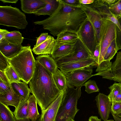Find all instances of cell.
I'll use <instances>...</instances> for the list:
<instances>
[{
    "mask_svg": "<svg viewBox=\"0 0 121 121\" xmlns=\"http://www.w3.org/2000/svg\"><path fill=\"white\" fill-rule=\"evenodd\" d=\"M117 53L116 59L112 64V70L114 76L113 80L121 82V51Z\"/></svg>",
    "mask_w": 121,
    "mask_h": 121,
    "instance_id": "484cf974",
    "label": "cell"
},
{
    "mask_svg": "<svg viewBox=\"0 0 121 121\" xmlns=\"http://www.w3.org/2000/svg\"><path fill=\"white\" fill-rule=\"evenodd\" d=\"M80 6L85 12L87 19L91 23L94 29L97 45L99 44L101 31L104 19L98 11L92 5L81 4Z\"/></svg>",
    "mask_w": 121,
    "mask_h": 121,
    "instance_id": "30bf717a",
    "label": "cell"
},
{
    "mask_svg": "<svg viewBox=\"0 0 121 121\" xmlns=\"http://www.w3.org/2000/svg\"><path fill=\"white\" fill-rule=\"evenodd\" d=\"M106 121H114L113 120L111 119V120H107Z\"/></svg>",
    "mask_w": 121,
    "mask_h": 121,
    "instance_id": "9f6ffc18",
    "label": "cell"
},
{
    "mask_svg": "<svg viewBox=\"0 0 121 121\" xmlns=\"http://www.w3.org/2000/svg\"><path fill=\"white\" fill-rule=\"evenodd\" d=\"M89 121H101L100 119H99L97 117L95 116H92L89 118Z\"/></svg>",
    "mask_w": 121,
    "mask_h": 121,
    "instance_id": "681fc988",
    "label": "cell"
},
{
    "mask_svg": "<svg viewBox=\"0 0 121 121\" xmlns=\"http://www.w3.org/2000/svg\"><path fill=\"white\" fill-rule=\"evenodd\" d=\"M31 93L35 97L41 113L56 99L60 91L52 74L36 60L33 77L29 83Z\"/></svg>",
    "mask_w": 121,
    "mask_h": 121,
    "instance_id": "7a4b0ae2",
    "label": "cell"
},
{
    "mask_svg": "<svg viewBox=\"0 0 121 121\" xmlns=\"http://www.w3.org/2000/svg\"><path fill=\"white\" fill-rule=\"evenodd\" d=\"M95 100L101 119L107 121L109 117L112 105L108 96L99 93L95 97Z\"/></svg>",
    "mask_w": 121,
    "mask_h": 121,
    "instance_id": "7c38bea8",
    "label": "cell"
},
{
    "mask_svg": "<svg viewBox=\"0 0 121 121\" xmlns=\"http://www.w3.org/2000/svg\"><path fill=\"white\" fill-rule=\"evenodd\" d=\"M9 86L0 80V94H3L6 93L11 89Z\"/></svg>",
    "mask_w": 121,
    "mask_h": 121,
    "instance_id": "60d3db41",
    "label": "cell"
},
{
    "mask_svg": "<svg viewBox=\"0 0 121 121\" xmlns=\"http://www.w3.org/2000/svg\"><path fill=\"white\" fill-rule=\"evenodd\" d=\"M116 116H118L120 117H121V113L118 114H117L115 115Z\"/></svg>",
    "mask_w": 121,
    "mask_h": 121,
    "instance_id": "11a10c76",
    "label": "cell"
},
{
    "mask_svg": "<svg viewBox=\"0 0 121 121\" xmlns=\"http://www.w3.org/2000/svg\"><path fill=\"white\" fill-rule=\"evenodd\" d=\"M112 62L107 60L104 61L98 65L95 72H99L112 70Z\"/></svg>",
    "mask_w": 121,
    "mask_h": 121,
    "instance_id": "e575fe53",
    "label": "cell"
},
{
    "mask_svg": "<svg viewBox=\"0 0 121 121\" xmlns=\"http://www.w3.org/2000/svg\"><path fill=\"white\" fill-rule=\"evenodd\" d=\"M91 4L98 11L103 19L111 21L117 25V28H120L117 17L111 13L108 6L102 0H94Z\"/></svg>",
    "mask_w": 121,
    "mask_h": 121,
    "instance_id": "9a60e30c",
    "label": "cell"
},
{
    "mask_svg": "<svg viewBox=\"0 0 121 121\" xmlns=\"http://www.w3.org/2000/svg\"><path fill=\"white\" fill-rule=\"evenodd\" d=\"M8 60L21 80L28 84L33 77L36 62L30 46H23L17 55Z\"/></svg>",
    "mask_w": 121,
    "mask_h": 121,
    "instance_id": "3957f363",
    "label": "cell"
},
{
    "mask_svg": "<svg viewBox=\"0 0 121 121\" xmlns=\"http://www.w3.org/2000/svg\"><path fill=\"white\" fill-rule=\"evenodd\" d=\"M22 45H14L5 39L0 41V52L8 59H11L17 55L22 51Z\"/></svg>",
    "mask_w": 121,
    "mask_h": 121,
    "instance_id": "e0dca14e",
    "label": "cell"
},
{
    "mask_svg": "<svg viewBox=\"0 0 121 121\" xmlns=\"http://www.w3.org/2000/svg\"><path fill=\"white\" fill-rule=\"evenodd\" d=\"M10 32L5 29H0V41H1L5 39L6 36Z\"/></svg>",
    "mask_w": 121,
    "mask_h": 121,
    "instance_id": "f6af8a7d",
    "label": "cell"
},
{
    "mask_svg": "<svg viewBox=\"0 0 121 121\" xmlns=\"http://www.w3.org/2000/svg\"><path fill=\"white\" fill-rule=\"evenodd\" d=\"M102 1L108 6L116 2L117 0H102Z\"/></svg>",
    "mask_w": 121,
    "mask_h": 121,
    "instance_id": "c3c4849f",
    "label": "cell"
},
{
    "mask_svg": "<svg viewBox=\"0 0 121 121\" xmlns=\"http://www.w3.org/2000/svg\"><path fill=\"white\" fill-rule=\"evenodd\" d=\"M112 115L115 121H121V117L114 114H112Z\"/></svg>",
    "mask_w": 121,
    "mask_h": 121,
    "instance_id": "f5cc1de1",
    "label": "cell"
},
{
    "mask_svg": "<svg viewBox=\"0 0 121 121\" xmlns=\"http://www.w3.org/2000/svg\"><path fill=\"white\" fill-rule=\"evenodd\" d=\"M96 75L101 76L103 78L111 80H113L114 78V76L112 73V70H108L104 72H98L97 73L92 75V76Z\"/></svg>",
    "mask_w": 121,
    "mask_h": 121,
    "instance_id": "74e56055",
    "label": "cell"
},
{
    "mask_svg": "<svg viewBox=\"0 0 121 121\" xmlns=\"http://www.w3.org/2000/svg\"><path fill=\"white\" fill-rule=\"evenodd\" d=\"M98 65L93 58L81 60L70 62L58 66L63 73H67L89 67L97 66Z\"/></svg>",
    "mask_w": 121,
    "mask_h": 121,
    "instance_id": "8fae6325",
    "label": "cell"
},
{
    "mask_svg": "<svg viewBox=\"0 0 121 121\" xmlns=\"http://www.w3.org/2000/svg\"><path fill=\"white\" fill-rule=\"evenodd\" d=\"M93 58L79 37L76 41L74 52L70 54L55 59L57 66L63 64L74 61L82 60Z\"/></svg>",
    "mask_w": 121,
    "mask_h": 121,
    "instance_id": "ba28073f",
    "label": "cell"
},
{
    "mask_svg": "<svg viewBox=\"0 0 121 121\" xmlns=\"http://www.w3.org/2000/svg\"><path fill=\"white\" fill-rule=\"evenodd\" d=\"M83 86L85 87V91L88 94L99 92V89L95 81L94 80H90L85 82Z\"/></svg>",
    "mask_w": 121,
    "mask_h": 121,
    "instance_id": "d6a6232c",
    "label": "cell"
},
{
    "mask_svg": "<svg viewBox=\"0 0 121 121\" xmlns=\"http://www.w3.org/2000/svg\"><path fill=\"white\" fill-rule=\"evenodd\" d=\"M36 58L37 61L52 75L58 68L56 62L51 54L40 55Z\"/></svg>",
    "mask_w": 121,
    "mask_h": 121,
    "instance_id": "ffe728a7",
    "label": "cell"
},
{
    "mask_svg": "<svg viewBox=\"0 0 121 121\" xmlns=\"http://www.w3.org/2000/svg\"><path fill=\"white\" fill-rule=\"evenodd\" d=\"M0 121H16L13 112L8 106L0 103Z\"/></svg>",
    "mask_w": 121,
    "mask_h": 121,
    "instance_id": "f1b7e54d",
    "label": "cell"
},
{
    "mask_svg": "<svg viewBox=\"0 0 121 121\" xmlns=\"http://www.w3.org/2000/svg\"><path fill=\"white\" fill-rule=\"evenodd\" d=\"M108 88L110 90V92L108 96L110 100L121 93V82H115Z\"/></svg>",
    "mask_w": 121,
    "mask_h": 121,
    "instance_id": "1f68e13d",
    "label": "cell"
},
{
    "mask_svg": "<svg viewBox=\"0 0 121 121\" xmlns=\"http://www.w3.org/2000/svg\"><path fill=\"white\" fill-rule=\"evenodd\" d=\"M28 100H22L17 107L15 108L13 113L16 119H22L27 118L28 113Z\"/></svg>",
    "mask_w": 121,
    "mask_h": 121,
    "instance_id": "603a6c76",
    "label": "cell"
},
{
    "mask_svg": "<svg viewBox=\"0 0 121 121\" xmlns=\"http://www.w3.org/2000/svg\"><path fill=\"white\" fill-rule=\"evenodd\" d=\"M111 112L115 115L121 113V102L112 103Z\"/></svg>",
    "mask_w": 121,
    "mask_h": 121,
    "instance_id": "f35d334b",
    "label": "cell"
},
{
    "mask_svg": "<svg viewBox=\"0 0 121 121\" xmlns=\"http://www.w3.org/2000/svg\"><path fill=\"white\" fill-rule=\"evenodd\" d=\"M92 68L89 67L68 73H63L66 78L67 86L81 87L86 81L92 76Z\"/></svg>",
    "mask_w": 121,
    "mask_h": 121,
    "instance_id": "9c48e42d",
    "label": "cell"
},
{
    "mask_svg": "<svg viewBox=\"0 0 121 121\" xmlns=\"http://www.w3.org/2000/svg\"><path fill=\"white\" fill-rule=\"evenodd\" d=\"M76 42H60L56 41L53 50L50 54L51 56L55 59L72 53L75 50Z\"/></svg>",
    "mask_w": 121,
    "mask_h": 121,
    "instance_id": "5bb4252c",
    "label": "cell"
},
{
    "mask_svg": "<svg viewBox=\"0 0 121 121\" xmlns=\"http://www.w3.org/2000/svg\"><path fill=\"white\" fill-rule=\"evenodd\" d=\"M21 9L24 13L35 14L46 5L47 0H21Z\"/></svg>",
    "mask_w": 121,
    "mask_h": 121,
    "instance_id": "2e32d148",
    "label": "cell"
},
{
    "mask_svg": "<svg viewBox=\"0 0 121 121\" xmlns=\"http://www.w3.org/2000/svg\"><path fill=\"white\" fill-rule=\"evenodd\" d=\"M117 18L120 26L119 28H117L116 38L117 46L119 50L121 49V15Z\"/></svg>",
    "mask_w": 121,
    "mask_h": 121,
    "instance_id": "d590c367",
    "label": "cell"
},
{
    "mask_svg": "<svg viewBox=\"0 0 121 121\" xmlns=\"http://www.w3.org/2000/svg\"><path fill=\"white\" fill-rule=\"evenodd\" d=\"M13 91L22 98V100H27L31 92L27 84L24 82L20 81L11 84Z\"/></svg>",
    "mask_w": 121,
    "mask_h": 121,
    "instance_id": "44dd1931",
    "label": "cell"
},
{
    "mask_svg": "<svg viewBox=\"0 0 121 121\" xmlns=\"http://www.w3.org/2000/svg\"><path fill=\"white\" fill-rule=\"evenodd\" d=\"M111 13L117 17L121 15V0L108 6Z\"/></svg>",
    "mask_w": 121,
    "mask_h": 121,
    "instance_id": "836d02e7",
    "label": "cell"
},
{
    "mask_svg": "<svg viewBox=\"0 0 121 121\" xmlns=\"http://www.w3.org/2000/svg\"><path fill=\"white\" fill-rule=\"evenodd\" d=\"M94 0H79L80 3L84 5H90L92 4Z\"/></svg>",
    "mask_w": 121,
    "mask_h": 121,
    "instance_id": "7dc6e473",
    "label": "cell"
},
{
    "mask_svg": "<svg viewBox=\"0 0 121 121\" xmlns=\"http://www.w3.org/2000/svg\"><path fill=\"white\" fill-rule=\"evenodd\" d=\"M56 84L60 91L64 92L67 87L66 78L61 71L57 68L52 75Z\"/></svg>",
    "mask_w": 121,
    "mask_h": 121,
    "instance_id": "d4e9b609",
    "label": "cell"
},
{
    "mask_svg": "<svg viewBox=\"0 0 121 121\" xmlns=\"http://www.w3.org/2000/svg\"><path fill=\"white\" fill-rule=\"evenodd\" d=\"M40 116L35 121H40ZM16 121H32L30 119L28 118H26L22 119H16Z\"/></svg>",
    "mask_w": 121,
    "mask_h": 121,
    "instance_id": "816d5d0a",
    "label": "cell"
},
{
    "mask_svg": "<svg viewBox=\"0 0 121 121\" xmlns=\"http://www.w3.org/2000/svg\"><path fill=\"white\" fill-rule=\"evenodd\" d=\"M10 65L8 59L0 52V70L4 71Z\"/></svg>",
    "mask_w": 121,
    "mask_h": 121,
    "instance_id": "8d00e7d4",
    "label": "cell"
},
{
    "mask_svg": "<svg viewBox=\"0 0 121 121\" xmlns=\"http://www.w3.org/2000/svg\"><path fill=\"white\" fill-rule=\"evenodd\" d=\"M117 28V25L111 21L104 20L99 44L100 47V52L97 63L98 65L103 61L107 48L112 42L116 38Z\"/></svg>",
    "mask_w": 121,
    "mask_h": 121,
    "instance_id": "8992f818",
    "label": "cell"
},
{
    "mask_svg": "<svg viewBox=\"0 0 121 121\" xmlns=\"http://www.w3.org/2000/svg\"><path fill=\"white\" fill-rule=\"evenodd\" d=\"M118 50L115 39L112 42L107 48L104 56L103 61H110Z\"/></svg>",
    "mask_w": 121,
    "mask_h": 121,
    "instance_id": "f546056e",
    "label": "cell"
},
{
    "mask_svg": "<svg viewBox=\"0 0 121 121\" xmlns=\"http://www.w3.org/2000/svg\"><path fill=\"white\" fill-rule=\"evenodd\" d=\"M57 36L56 41L60 42L75 43L76 42L79 38L77 34L70 32L61 33Z\"/></svg>",
    "mask_w": 121,
    "mask_h": 121,
    "instance_id": "4316f807",
    "label": "cell"
},
{
    "mask_svg": "<svg viewBox=\"0 0 121 121\" xmlns=\"http://www.w3.org/2000/svg\"><path fill=\"white\" fill-rule=\"evenodd\" d=\"M81 88H75L67 86L64 92L55 121H67L70 118L74 119L79 110L77 108V105L82 93Z\"/></svg>",
    "mask_w": 121,
    "mask_h": 121,
    "instance_id": "277c9868",
    "label": "cell"
},
{
    "mask_svg": "<svg viewBox=\"0 0 121 121\" xmlns=\"http://www.w3.org/2000/svg\"><path fill=\"white\" fill-rule=\"evenodd\" d=\"M22 100L13 91L11 86L9 90L4 94H0V103L7 106L11 105L16 108Z\"/></svg>",
    "mask_w": 121,
    "mask_h": 121,
    "instance_id": "d6986e66",
    "label": "cell"
},
{
    "mask_svg": "<svg viewBox=\"0 0 121 121\" xmlns=\"http://www.w3.org/2000/svg\"><path fill=\"white\" fill-rule=\"evenodd\" d=\"M47 3L43 9L39 10L34 14L36 15H48L51 16L57 9L59 4V0H47Z\"/></svg>",
    "mask_w": 121,
    "mask_h": 121,
    "instance_id": "cb8c5ba5",
    "label": "cell"
},
{
    "mask_svg": "<svg viewBox=\"0 0 121 121\" xmlns=\"http://www.w3.org/2000/svg\"><path fill=\"white\" fill-rule=\"evenodd\" d=\"M0 80L8 85L11 86V84L4 71L0 70Z\"/></svg>",
    "mask_w": 121,
    "mask_h": 121,
    "instance_id": "b9f144b4",
    "label": "cell"
},
{
    "mask_svg": "<svg viewBox=\"0 0 121 121\" xmlns=\"http://www.w3.org/2000/svg\"><path fill=\"white\" fill-rule=\"evenodd\" d=\"M110 101L112 104L114 102H121V93L117 95Z\"/></svg>",
    "mask_w": 121,
    "mask_h": 121,
    "instance_id": "bcb514c9",
    "label": "cell"
},
{
    "mask_svg": "<svg viewBox=\"0 0 121 121\" xmlns=\"http://www.w3.org/2000/svg\"><path fill=\"white\" fill-rule=\"evenodd\" d=\"M28 115L27 118L32 121H35L41 116L39 113L37 100L33 94L30 95L28 99Z\"/></svg>",
    "mask_w": 121,
    "mask_h": 121,
    "instance_id": "7402d4cb",
    "label": "cell"
},
{
    "mask_svg": "<svg viewBox=\"0 0 121 121\" xmlns=\"http://www.w3.org/2000/svg\"><path fill=\"white\" fill-rule=\"evenodd\" d=\"M4 71L11 84L19 82L21 80L18 75L10 64Z\"/></svg>",
    "mask_w": 121,
    "mask_h": 121,
    "instance_id": "4dcf8cb0",
    "label": "cell"
},
{
    "mask_svg": "<svg viewBox=\"0 0 121 121\" xmlns=\"http://www.w3.org/2000/svg\"><path fill=\"white\" fill-rule=\"evenodd\" d=\"M28 24L25 15L19 9L11 5L0 6V25L23 29Z\"/></svg>",
    "mask_w": 121,
    "mask_h": 121,
    "instance_id": "5b68a950",
    "label": "cell"
},
{
    "mask_svg": "<svg viewBox=\"0 0 121 121\" xmlns=\"http://www.w3.org/2000/svg\"><path fill=\"white\" fill-rule=\"evenodd\" d=\"M63 1L68 4L75 6L79 5L80 4L79 0H64Z\"/></svg>",
    "mask_w": 121,
    "mask_h": 121,
    "instance_id": "ee69618b",
    "label": "cell"
},
{
    "mask_svg": "<svg viewBox=\"0 0 121 121\" xmlns=\"http://www.w3.org/2000/svg\"><path fill=\"white\" fill-rule=\"evenodd\" d=\"M48 35V34L47 33H41L39 37L36 38L37 42L36 44L34 47L37 46L44 42L47 39Z\"/></svg>",
    "mask_w": 121,
    "mask_h": 121,
    "instance_id": "ab89813d",
    "label": "cell"
},
{
    "mask_svg": "<svg viewBox=\"0 0 121 121\" xmlns=\"http://www.w3.org/2000/svg\"><path fill=\"white\" fill-rule=\"evenodd\" d=\"M64 92L61 91L56 99L41 113L40 121H55Z\"/></svg>",
    "mask_w": 121,
    "mask_h": 121,
    "instance_id": "4fadbf2b",
    "label": "cell"
},
{
    "mask_svg": "<svg viewBox=\"0 0 121 121\" xmlns=\"http://www.w3.org/2000/svg\"><path fill=\"white\" fill-rule=\"evenodd\" d=\"M78 35L83 44L93 56L97 43L94 29L87 18L82 26Z\"/></svg>",
    "mask_w": 121,
    "mask_h": 121,
    "instance_id": "52a82bcc",
    "label": "cell"
},
{
    "mask_svg": "<svg viewBox=\"0 0 121 121\" xmlns=\"http://www.w3.org/2000/svg\"><path fill=\"white\" fill-rule=\"evenodd\" d=\"M4 3H16L18 0H0Z\"/></svg>",
    "mask_w": 121,
    "mask_h": 121,
    "instance_id": "f907efd6",
    "label": "cell"
},
{
    "mask_svg": "<svg viewBox=\"0 0 121 121\" xmlns=\"http://www.w3.org/2000/svg\"><path fill=\"white\" fill-rule=\"evenodd\" d=\"M70 5L62 0H59L58 7L48 18L34 22L42 25L54 36L65 32L74 33L78 35L83 25L87 19L85 12L80 6Z\"/></svg>",
    "mask_w": 121,
    "mask_h": 121,
    "instance_id": "6da1fadb",
    "label": "cell"
},
{
    "mask_svg": "<svg viewBox=\"0 0 121 121\" xmlns=\"http://www.w3.org/2000/svg\"><path fill=\"white\" fill-rule=\"evenodd\" d=\"M24 39L22 34L19 31L16 30L10 32L5 38L9 43L16 45H22Z\"/></svg>",
    "mask_w": 121,
    "mask_h": 121,
    "instance_id": "83f0119b",
    "label": "cell"
},
{
    "mask_svg": "<svg viewBox=\"0 0 121 121\" xmlns=\"http://www.w3.org/2000/svg\"><path fill=\"white\" fill-rule=\"evenodd\" d=\"M56 42V39L53 37L48 35L44 42L37 46L34 47L32 50L36 55L50 54Z\"/></svg>",
    "mask_w": 121,
    "mask_h": 121,
    "instance_id": "ac0fdd59",
    "label": "cell"
},
{
    "mask_svg": "<svg viewBox=\"0 0 121 121\" xmlns=\"http://www.w3.org/2000/svg\"><path fill=\"white\" fill-rule=\"evenodd\" d=\"M100 52V47L99 44L97 45L94 52L93 58L97 64Z\"/></svg>",
    "mask_w": 121,
    "mask_h": 121,
    "instance_id": "7bdbcfd3",
    "label": "cell"
},
{
    "mask_svg": "<svg viewBox=\"0 0 121 121\" xmlns=\"http://www.w3.org/2000/svg\"><path fill=\"white\" fill-rule=\"evenodd\" d=\"M67 121H74V119L71 118H70L68 119Z\"/></svg>",
    "mask_w": 121,
    "mask_h": 121,
    "instance_id": "db71d44e",
    "label": "cell"
}]
</instances>
